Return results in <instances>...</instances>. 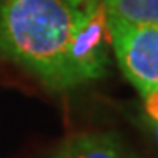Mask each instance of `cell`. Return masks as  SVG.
<instances>
[{
  "label": "cell",
  "mask_w": 158,
  "mask_h": 158,
  "mask_svg": "<svg viewBox=\"0 0 158 158\" xmlns=\"http://www.w3.org/2000/svg\"><path fill=\"white\" fill-rule=\"evenodd\" d=\"M85 0H0V55L51 90L74 88L69 42Z\"/></svg>",
  "instance_id": "cell-1"
},
{
  "label": "cell",
  "mask_w": 158,
  "mask_h": 158,
  "mask_svg": "<svg viewBox=\"0 0 158 158\" xmlns=\"http://www.w3.org/2000/svg\"><path fill=\"white\" fill-rule=\"evenodd\" d=\"M111 34L102 0L83 2L74 23L67 51L72 85H83L102 77L109 65Z\"/></svg>",
  "instance_id": "cell-2"
},
{
  "label": "cell",
  "mask_w": 158,
  "mask_h": 158,
  "mask_svg": "<svg viewBox=\"0 0 158 158\" xmlns=\"http://www.w3.org/2000/svg\"><path fill=\"white\" fill-rule=\"evenodd\" d=\"M111 46L125 77L141 95L158 88V27L128 25L107 18Z\"/></svg>",
  "instance_id": "cell-3"
},
{
  "label": "cell",
  "mask_w": 158,
  "mask_h": 158,
  "mask_svg": "<svg viewBox=\"0 0 158 158\" xmlns=\"http://www.w3.org/2000/svg\"><path fill=\"white\" fill-rule=\"evenodd\" d=\"M55 158H130L121 144L107 134L76 135L62 146Z\"/></svg>",
  "instance_id": "cell-4"
},
{
  "label": "cell",
  "mask_w": 158,
  "mask_h": 158,
  "mask_svg": "<svg viewBox=\"0 0 158 158\" xmlns=\"http://www.w3.org/2000/svg\"><path fill=\"white\" fill-rule=\"evenodd\" d=\"M106 14L111 19L128 23L158 27V0H102Z\"/></svg>",
  "instance_id": "cell-5"
},
{
  "label": "cell",
  "mask_w": 158,
  "mask_h": 158,
  "mask_svg": "<svg viewBox=\"0 0 158 158\" xmlns=\"http://www.w3.org/2000/svg\"><path fill=\"white\" fill-rule=\"evenodd\" d=\"M142 98H144V111H146L148 119L151 123H156L158 121V88L148 91L146 95H142Z\"/></svg>",
  "instance_id": "cell-6"
},
{
  "label": "cell",
  "mask_w": 158,
  "mask_h": 158,
  "mask_svg": "<svg viewBox=\"0 0 158 158\" xmlns=\"http://www.w3.org/2000/svg\"><path fill=\"white\" fill-rule=\"evenodd\" d=\"M153 134H155V139H156V142H158V121L153 123Z\"/></svg>",
  "instance_id": "cell-7"
},
{
  "label": "cell",
  "mask_w": 158,
  "mask_h": 158,
  "mask_svg": "<svg viewBox=\"0 0 158 158\" xmlns=\"http://www.w3.org/2000/svg\"><path fill=\"white\" fill-rule=\"evenodd\" d=\"M85 2H93V0H85Z\"/></svg>",
  "instance_id": "cell-8"
}]
</instances>
